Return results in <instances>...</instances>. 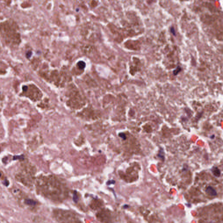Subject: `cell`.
Returning <instances> with one entry per match:
<instances>
[{
    "mask_svg": "<svg viewBox=\"0 0 223 223\" xmlns=\"http://www.w3.org/2000/svg\"><path fill=\"white\" fill-rule=\"evenodd\" d=\"M35 184L38 194L52 201L62 203L69 196L66 185L54 175H41L35 179Z\"/></svg>",
    "mask_w": 223,
    "mask_h": 223,
    "instance_id": "cell-1",
    "label": "cell"
},
{
    "mask_svg": "<svg viewBox=\"0 0 223 223\" xmlns=\"http://www.w3.org/2000/svg\"><path fill=\"white\" fill-rule=\"evenodd\" d=\"M36 172L35 167L32 164L28 163L22 164L20 171L16 175V179L26 187L30 188L35 184Z\"/></svg>",
    "mask_w": 223,
    "mask_h": 223,
    "instance_id": "cell-2",
    "label": "cell"
},
{
    "mask_svg": "<svg viewBox=\"0 0 223 223\" xmlns=\"http://www.w3.org/2000/svg\"><path fill=\"white\" fill-rule=\"evenodd\" d=\"M52 216L58 223H82L78 215L70 210L55 209Z\"/></svg>",
    "mask_w": 223,
    "mask_h": 223,
    "instance_id": "cell-3",
    "label": "cell"
},
{
    "mask_svg": "<svg viewBox=\"0 0 223 223\" xmlns=\"http://www.w3.org/2000/svg\"><path fill=\"white\" fill-rule=\"evenodd\" d=\"M96 218L101 223H114L115 222V215L112 211L108 208H103L98 211Z\"/></svg>",
    "mask_w": 223,
    "mask_h": 223,
    "instance_id": "cell-4",
    "label": "cell"
},
{
    "mask_svg": "<svg viewBox=\"0 0 223 223\" xmlns=\"http://www.w3.org/2000/svg\"><path fill=\"white\" fill-rule=\"evenodd\" d=\"M22 95L28 98L34 102L38 101L42 96V94L40 90L34 85L24 86Z\"/></svg>",
    "mask_w": 223,
    "mask_h": 223,
    "instance_id": "cell-5",
    "label": "cell"
},
{
    "mask_svg": "<svg viewBox=\"0 0 223 223\" xmlns=\"http://www.w3.org/2000/svg\"><path fill=\"white\" fill-rule=\"evenodd\" d=\"M89 207L92 210L98 211L104 208V202L100 199L93 198L90 201Z\"/></svg>",
    "mask_w": 223,
    "mask_h": 223,
    "instance_id": "cell-6",
    "label": "cell"
},
{
    "mask_svg": "<svg viewBox=\"0 0 223 223\" xmlns=\"http://www.w3.org/2000/svg\"><path fill=\"white\" fill-rule=\"evenodd\" d=\"M24 203L26 206L32 209L35 208L38 205L37 201L29 198H25L24 199Z\"/></svg>",
    "mask_w": 223,
    "mask_h": 223,
    "instance_id": "cell-7",
    "label": "cell"
},
{
    "mask_svg": "<svg viewBox=\"0 0 223 223\" xmlns=\"http://www.w3.org/2000/svg\"><path fill=\"white\" fill-rule=\"evenodd\" d=\"M206 192L210 196H216L217 195V193L216 190L211 186H209L207 188L206 190Z\"/></svg>",
    "mask_w": 223,
    "mask_h": 223,
    "instance_id": "cell-8",
    "label": "cell"
},
{
    "mask_svg": "<svg viewBox=\"0 0 223 223\" xmlns=\"http://www.w3.org/2000/svg\"><path fill=\"white\" fill-rule=\"evenodd\" d=\"M212 172L213 174L216 177H220L221 176V172L218 167H214L211 169Z\"/></svg>",
    "mask_w": 223,
    "mask_h": 223,
    "instance_id": "cell-9",
    "label": "cell"
},
{
    "mask_svg": "<svg viewBox=\"0 0 223 223\" xmlns=\"http://www.w3.org/2000/svg\"><path fill=\"white\" fill-rule=\"evenodd\" d=\"M157 156H158L159 158L162 160L163 161H164V160H165V153H164V150H163V149L160 148Z\"/></svg>",
    "mask_w": 223,
    "mask_h": 223,
    "instance_id": "cell-10",
    "label": "cell"
},
{
    "mask_svg": "<svg viewBox=\"0 0 223 223\" xmlns=\"http://www.w3.org/2000/svg\"><path fill=\"white\" fill-rule=\"evenodd\" d=\"M78 194L76 192H75L73 194V200L74 201L76 202V203L78 202Z\"/></svg>",
    "mask_w": 223,
    "mask_h": 223,
    "instance_id": "cell-11",
    "label": "cell"
},
{
    "mask_svg": "<svg viewBox=\"0 0 223 223\" xmlns=\"http://www.w3.org/2000/svg\"><path fill=\"white\" fill-rule=\"evenodd\" d=\"M78 66L79 68L82 69V68H84L85 66V64L84 62H79L78 63Z\"/></svg>",
    "mask_w": 223,
    "mask_h": 223,
    "instance_id": "cell-12",
    "label": "cell"
}]
</instances>
